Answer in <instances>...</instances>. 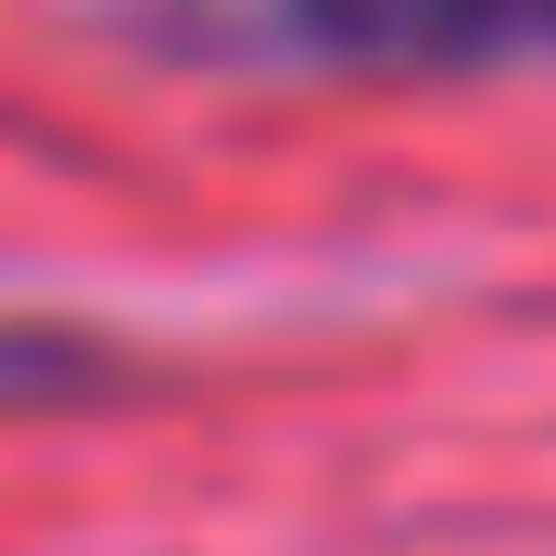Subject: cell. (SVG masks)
<instances>
[{
    "mask_svg": "<svg viewBox=\"0 0 556 556\" xmlns=\"http://www.w3.org/2000/svg\"><path fill=\"white\" fill-rule=\"evenodd\" d=\"M190 68H326V81H462L556 54V0H109Z\"/></svg>",
    "mask_w": 556,
    "mask_h": 556,
    "instance_id": "1",
    "label": "cell"
},
{
    "mask_svg": "<svg viewBox=\"0 0 556 556\" xmlns=\"http://www.w3.org/2000/svg\"><path fill=\"white\" fill-rule=\"evenodd\" d=\"M81 380H109L96 340H68V326H14V313H0V407H54V394H81Z\"/></svg>",
    "mask_w": 556,
    "mask_h": 556,
    "instance_id": "2",
    "label": "cell"
}]
</instances>
